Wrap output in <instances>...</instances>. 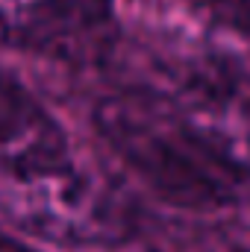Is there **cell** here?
Returning <instances> with one entry per match:
<instances>
[{
    "label": "cell",
    "mask_w": 250,
    "mask_h": 252,
    "mask_svg": "<svg viewBox=\"0 0 250 252\" xmlns=\"http://www.w3.org/2000/svg\"><path fill=\"white\" fill-rule=\"evenodd\" d=\"M103 144L162 202L212 211L250 196V170L242 167L174 97L126 88L94 109Z\"/></svg>",
    "instance_id": "6da1fadb"
},
{
    "label": "cell",
    "mask_w": 250,
    "mask_h": 252,
    "mask_svg": "<svg viewBox=\"0 0 250 252\" xmlns=\"http://www.w3.org/2000/svg\"><path fill=\"white\" fill-rule=\"evenodd\" d=\"M80 170L59 121L0 70V205L50 188Z\"/></svg>",
    "instance_id": "7a4b0ae2"
},
{
    "label": "cell",
    "mask_w": 250,
    "mask_h": 252,
    "mask_svg": "<svg viewBox=\"0 0 250 252\" xmlns=\"http://www.w3.org/2000/svg\"><path fill=\"white\" fill-rule=\"evenodd\" d=\"M115 38L109 0H33L0 12V44L62 62H94Z\"/></svg>",
    "instance_id": "3957f363"
},
{
    "label": "cell",
    "mask_w": 250,
    "mask_h": 252,
    "mask_svg": "<svg viewBox=\"0 0 250 252\" xmlns=\"http://www.w3.org/2000/svg\"><path fill=\"white\" fill-rule=\"evenodd\" d=\"M0 252H36V250L27 247L21 238H15L9 232H0Z\"/></svg>",
    "instance_id": "277c9868"
}]
</instances>
